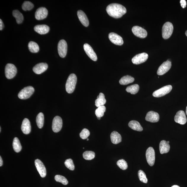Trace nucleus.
Wrapping results in <instances>:
<instances>
[{
  "label": "nucleus",
  "mask_w": 187,
  "mask_h": 187,
  "mask_svg": "<svg viewBox=\"0 0 187 187\" xmlns=\"http://www.w3.org/2000/svg\"><path fill=\"white\" fill-rule=\"evenodd\" d=\"M106 11L109 16L116 18L122 17L127 13L126 8L120 4H111L106 7Z\"/></svg>",
  "instance_id": "1"
},
{
  "label": "nucleus",
  "mask_w": 187,
  "mask_h": 187,
  "mask_svg": "<svg viewBox=\"0 0 187 187\" xmlns=\"http://www.w3.org/2000/svg\"><path fill=\"white\" fill-rule=\"evenodd\" d=\"M77 81L76 76L74 73L71 74L67 80L65 84V89L68 93H73L75 89Z\"/></svg>",
  "instance_id": "2"
},
{
  "label": "nucleus",
  "mask_w": 187,
  "mask_h": 187,
  "mask_svg": "<svg viewBox=\"0 0 187 187\" xmlns=\"http://www.w3.org/2000/svg\"><path fill=\"white\" fill-rule=\"evenodd\" d=\"M173 25L170 22H167L162 28V36L165 39H167L172 36L173 31Z\"/></svg>",
  "instance_id": "3"
},
{
  "label": "nucleus",
  "mask_w": 187,
  "mask_h": 187,
  "mask_svg": "<svg viewBox=\"0 0 187 187\" xmlns=\"http://www.w3.org/2000/svg\"><path fill=\"white\" fill-rule=\"evenodd\" d=\"M34 92V89L33 87L31 86H28L20 90L18 94V97L22 100L28 99L33 94Z\"/></svg>",
  "instance_id": "4"
},
{
  "label": "nucleus",
  "mask_w": 187,
  "mask_h": 187,
  "mask_svg": "<svg viewBox=\"0 0 187 187\" xmlns=\"http://www.w3.org/2000/svg\"><path fill=\"white\" fill-rule=\"evenodd\" d=\"M17 72V68L15 65L11 63H8L5 68V75L8 79H13Z\"/></svg>",
  "instance_id": "5"
},
{
  "label": "nucleus",
  "mask_w": 187,
  "mask_h": 187,
  "mask_svg": "<svg viewBox=\"0 0 187 187\" xmlns=\"http://www.w3.org/2000/svg\"><path fill=\"white\" fill-rule=\"evenodd\" d=\"M172 89V87L171 85L166 86L156 90L153 92V95L154 97L156 98L161 97L169 93L171 91Z\"/></svg>",
  "instance_id": "6"
},
{
  "label": "nucleus",
  "mask_w": 187,
  "mask_h": 187,
  "mask_svg": "<svg viewBox=\"0 0 187 187\" xmlns=\"http://www.w3.org/2000/svg\"><path fill=\"white\" fill-rule=\"evenodd\" d=\"M146 155L148 163L150 166H153L155 162V154L153 147L148 148L146 152Z\"/></svg>",
  "instance_id": "7"
},
{
  "label": "nucleus",
  "mask_w": 187,
  "mask_h": 187,
  "mask_svg": "<svg viewBox=\"0 0 187 187\" xmlns=\"http://www.w3.org/2000/svg\"><path fill=\"white\" fill-rule=\"evenodd\" d=\"M57 50L59 56L64 57L66 56L67 51V44L64 40L59 41L57 45Z\"/></svg>",
  "instance_id": "8"
},
{
  "label": "nucleus",
  "mask_w": 187,
  "mask_h": 187,
  "mask_svg": "<svg viewBox=\"0 0 187 187\" xmlns=\"http://www.w3.org/2000/svg\"><path fill=\"white\" fill-rule=\"evenodd\" d=\"M63 120L60 117L55 116L53 119L52 129L53 132L57 133L60 131L62 128Z\"/></svg>",
  "instance_id": "9"
},
{
  "label": "nucleus",
  "mask_w": 187,
  "mask_h": 187,
  "mask_svg": "<svg viewBox=\"0 0 187 187\" xmlns=\"http://www.w3.org/2000/svg\"><path fill=\"white\" fill-rule=\"evenodd\" d=\"M148 55L147 53H143L135 55L133 57L132 61L133 64L139 65L146 61Z\"/></svg>",
  "instance_id": "10"
},
{
  "label": "nucleus",
  "mask_w": 187,
  "mask_h": 187,
  "mask_svg": "<svg viewBox=\"0 0 187 187\" xmlns=\"http://www.w3.org/2000/svg\"><path fill=\"white\" fill-rule=\"evenodd\" d=\"M133 34L138 37L145 38L147 36V32L144 29L140 26H133L132 29Z\"/></svg>",
  "instance_id": "11"
},
{
  "label": "nucleus",
  "mask_w": 187,
  "mask_h": 187,
  "mask_svg": "<svg viewBox=\"0 0 187 187\" xmlns=\"http://www.w3.org/2000/svg\"><path fill=\"white\" fill-rule=\"evenodd\" d=\"M172 66L171 61L169 60L164 62L160 65L157 71V74L159 75L164 74L170 70Z\"/></svg>",
  "instance_id": "12"
},
{
  "label": "nucleus",
  "mask_w": 187,
  "mask_h": 187,
  "mask_svg": "<svg viewBox=\"0 0 187 187\" xmlns=\"http://www.w3.org/2000/svg\"><path fill=\"white\" fill-rule=\"evenodd\" d=\"M35 164L37 170L40 175L42 178L46 176L47 172L46 168L42 162L39 159H36L35 161Z\"/></svg>",
  "instance_id": "13"
},
{
  "label": "nucleus",
  "mask_w": 187,
  "mask_h": 187,
  "mask_svg": "<svg viewBox=\"0 0 187 187\" xmlns=\"http://www.w3.org/2000/svg\"><path fill=\"white\" fill-rule=\"evenodd\" d=\"M108 38L111 41L115 44L121 46L123 44L122 38L114 33H111L109 34Z\"/></svg>",
  "instance_id": "14"
},
{
  "label": "nucleus",
  "mask_w": 187,
  "mask_h": 187,
  "mask_svg": "<svg viewBox=\"0 0 187 187\" xmlns=\"http://www.w3.org/2000/svg\"><path fill=\"white\" fill-rule=\"evenodd\" d=\"M174 120L179 124L184 125L187 122V119L185 113L183 111H180L177 112L174 118Z\"/></svg>",
  "instance_id": "15"
},
{
  "label": "nucleus",
  "mask_w": 187,
  "mask_h": 187,
  "mask_svg": "<svg viewBox=\"0 0 187 187\" xmlns=\"http://www.w3.org/2000/svg\"><path fill=\"white\" fill-rule=\"evenodd\" d=\"M84 49L86 54L92 60L94 61L97 60L98 57L93 49L89 44H85L84 45Z\"/></svg>",
  "instance_id": "16"
},
{
  "label": "nucleus",
  "mask_w": 187,
  "mask_h": 187,
  "mask_svg": "<svg viewBox=\"0 0 187 187\" xmlns=\"http://www.w3.org/2000/svg\"><path fill=\"white\" fill-rule=\"evenodd\" d=\"M48 14V10L44 7L39 8L35 13V17L36 20H42L46 18Z\"/></svg>",
  "instance_id": "17"
},
{
  "label": "nucleus",
  "mask_w": 187,
  "mask_h": 187,
  "mask_svg": "<svg viewBox=\"0 0 187 187\" xmlns=\"http://www.w3.org/2000/svg\"><path fill=\"white\" fill-rule=\"evenodd\" d=\"M145 119L146 120L149 122H158L159 119V114L157 112L151 111L147 113Z\"/></svg>",
  "instance_id": "18"
},
{
  "label": "nucleus",
  "mask_w": 187,
  "mask_h": 187,
  "mask_svg": "<svg viewBox=\"0 0 187 187\" xmlns=\"http://www.w3.org/2000/svg\"><path fill=\"white\" fill-rule=\"evenodd\" d=\"M48 68V65L46 63H40L36 65L33 68L34 72L40 74L46 71Z\"/></svg>",
  "instance_id": "19"
},
{
  "label": "nucleus",
  "mask_w": 187,
  "mask_h": 187,
  "mask_svg": "<svg viewBox=\"0 0 187 187\" xmlns=\"http://www.w3.org/2000/svg\"><path fill=\"white\" fill-rule=\"evenodd\" d=\"M77 14L78 17L81 24L84 26H88L89 24V20L85 13L81 10H79L78 11Z\"/></svg>",
  "instance_id": "20"
},
{
  "label": "nucleus",
  "mask_w": 187,
  "mask_h": 187,
  "mask_svg": "<svg viewBox=\"0 0 187 187\" xmlns=\"http://www.w3.org/2000/svg\"><path fill=\"white\" fill-rule=\"evenodd\" d=\"M21 130L24 134L28 135L31 131L30 122L28 119L25 118L24 119L21 126Z\"/></svg>",
  "instance_id": "21"
},
{
  "label": "nucleus",
  "mask_w": 187,
  "mask_h": 187,
  "mask_svg": "<svg viewBox=\"0 0 187 187\" xmlns=\"http://www.w3.org/2000/svg\"><path fill=\"white\" fill-rule=\"evenodd\" d=\"M34 30L39 34H44L48 33L50 30V28L46 25H39L35 26Z\"/></svg>",
  "instance_id": "22"
},
{
  "label": "nucleus",
  "mask_w": 187,
  "mask_h": 187,
  "mask_svg": "<svg viewBox=\"0 0 187 187\" xmlns=\"http://www.w3.org/2000/svg\"><path fill=\"white\" fill-rule=\"evenodd\" d=\"M170 148V145L165 140H162L159 144V151L162 154L167 153L169 151Z\"/></svg>",
  "instance_id": "23"
},
{
  "label": "nucleus",
  "mask_w": 187,
  "mask_h": 187,
  "mask_svg": "<svg viewBox=\"0 0 187 187\" xmlns=\"http://www.w3.org/2000/svg\"><path fill=\"white\" fill-rule=\"evenodd\" d=\"M110 137L111 141L114 144H117L122 141L121 135L116 131H114L111 133Z\"/></svg>",
  "instance_id": "24"
},
{
  "label": "nucleus",
  "mask_w": 187,
  "mask_h": 187,
  "mask_svg": "<svg viewBox=\"0 0 187 187\" xmlns=\"http://www.w3.org/2000/svg\"><path fill=\"white\" fill-rule=\"evenodd\" d=\"M128 126L129 127L133 130L141 131L143 130V128L140 123L136 121L133 120L130 121L129 123Z\"/></svg>",
  "instance_id": "25"
},
{
  "label": "nucleus",
  "mask_w": 187,
  "mask_h": 187,
  "mask_svg": "<svg viewBox=\"0 0 187 187\" xmlns=\"http://www.w3.org/2000/svg\"><path fill=\"white\" fill-rule=\"evenodd\" d=\"M106 103V100L105 98L104 94L102 92H100L99 95L98 96L97 99L95 100V106L99 107L100 106H104Z\"/></svg>",
  "instance_id": "26"
},
{
  "label": "nucleus",
  "mask_w": 187,
  "mask_h": 187,
  "mask_svg": "<svg viewBox=\"0 0 187 187\" xmlns=\"http://www.w3.org/2000/svg\"><path fill=\"white\" fill-rule=\"evenodd\" d=\"M135 81L134 78L131 76L126 75L123 77L119 81V83L122 85H126L132 83Z\"/></svg>",
  "instance_id": "27"
},
{
  "label": "nucleus",
  "mask_w": 187,
  "mask_h": 187,
  "mask_svg": "<svg viewBox=\"0 0 187 187\" xmlns=\"http://www.w3.org/2000/svg\"><path fill=\"white\" fill-rule=\"evenodd\" d=\"M12 14L14 17L15 18L17 24L22 23L24 20V17L23 14L19 11L18 10H14Z\"/></svg>",
  "instance_id": "28"
},
{
  "label": "nucleus",
  "mask_w": 187,
  "mask_h": 187,
  "mask_svg": "<svg viewBox=\"0 0 187 187\" xmlns=\"http://www.w3.org/2000/svg\"><path fill=\"white\" fill-rule=\"evenodd\" d=\"M36 122L38 128L41 129L44 126V114L42 113H40L37 116Z\"/></svg>",
  "instance_id": "29"
},
{
  "label": "nucleus",
  "mask_w": 187,
  "mask_h": 187,
  "mask_svg": "<svg viewBox=\"0 0 187 187\" xmlns=\"http://www.w3.org/2000/svg\"><path fill=\"white\" fill-rule=\"evenodd\" d=\"M13 147L14 151L16 153H19L21 151L22 147L19 139L17 137H15L13 140Z\"/></svg>",
  "instance_id": "30"
},
{
  "label": "nucleus",
  "mask_w": 187,
  "mask_h": 187,
  "mask_svg": "<svg viewBox=\"0 0 187 187\" xmlns=\"http://www.w3.org/2000/svg\"><path fill=\"white\" fill-rule=\"evenodd\" d=\"M29 50L32 53H37L39 50V47L36 42L30 41L28 44Z\"/></svg>",
  "instance_id": "31"
},
{
  "label": "nucleus",
  "mask_w": 187,
  "mask_h": 187,
  "mask_svg": "<svg viewBox=\"0 0 187 187\" xmlns=\"http://www.w3.org/2000/svg\"><path fill=\"white\" fill-rule=\"evenodd\" d=\"M139 89V86L138 84H134L132 85L128 86L126 88L127 92H130L132 94H135L138 92Z\"/></svg>",
  "instance_id": "32"
},
{
  "label": "nucleus",
  "mask_w": 187,
  "mask_h": 187,
  "mask_svg": "<svg viewBox=\"0 0 187 187\" xmlns=\"http://www.w3.org/2000/svg\"><path fill=\"white\" fill-rule=\"evenodd\" d=\"M83 157L84 159L87 160H91L95 157V153L94 152L87 151L84 152Z\"/></svg>",
  "instance_id": "33"
},
{
  "label": "nucleus",
  "mask_w": 187,
  "mask_h": 187,
  "mask_svg": "<svg viewBox=\"0 0 187 187\" xmlns=\"http://www.w3.org/2000/svg\"><path fill=\"white\" fill-rule=\"evenodd\" d=\"M106 108L104 106H100L96 109L95 110V114L96 116L101 118L103 116L104 113L106 112Z\"/></svg>",
  "instance_id": "34"
},
{
  "label": "nucleus",
  "mask_w": 187,
  "mask_h": 187,
  "mask_svg": "<svg viewBox=\"0 0 187 187\" xmlns=\"http://www.w3.org/2000/svg\"><path fill=\"white\" fill-rule=\"evenodd\" d=\"M33 7V4L29 1H24L22 5V9L24 11H30Z\"/></svg>",
  "instance_id": "35"
},
{
  "label": "nucleus",
  "mask_w": 187,
  "mask_h": 187,
  "mask_svg": "<svg viewBox=\"0 0 187 187\" xmlns=\"http://www.w3.org/2000/svg\"><path fill=\"white\" fill-rule=\"evenodd\" d=\"M55 179L56 181L61 183L63 185H67L68 184V181L65 177L63 176L57 175L55 176Z\"/></svg>",
  "instance_id": "36"
},
{
  "label": "nucleus",
  "mask_w": 187,
  "mask_h": 187,
  "mask_svg": "<svg viewBox=\"0 0 187 187\" xmlns=\"http://www.w3.org/2000/svg\"><path fill=\"white\" fill-rule=\"evenodd\" d=\"M117 165L119 168L123 170H127L128 167L127 162L123 159L119 160L117 162Z\"/></svg>",
  "instance_id": "37"
},
{
  "label": "nucleus",
  "mask_w": 187,
  "mask_h": 187,
  "mask_svg": "<svg viewBox=\"0 0 187 187\" xmlns=\"http://www.w3.org/2000/svg\"><path fill=\"white\" fill-rule=\"evenodd\" d=\"M138 176L140 181L145 183H147L148 182L147 178L145 172L142 170H139L138 172Z\"/></svg>",
  "instance_id": "38"
},
{
  "label": "nucleus",
  "mask_w": 187,
  "mask_h": 187,
  "mask_svg": "<svg viewBox=\"0 0 187 187\" xmlns=\"http://www.w3.org/2000/svg\"><path fill=\"white\" fill-rule=\"evenodd\" d=\"M65 165L68 169L71 170H73L75 169V166L74 165L73 160L68 159L65 160Z\"/></svg>",
  "instance_id": "39"
},
{
  "label": "nucleus",
  "mask_w": 187,
  "mask_h": 187,
  "mask_svg": "<svg viewBox=\"0 0 187 187\" xmlns=\"http://www.w3.org/2000/svg\"><path fill=\"white\" fill-rule=\"evenodd\" d=\"M90 135V132L88 129H84L82 130L80 133V137L82 139H87Z\"/></svg>",
  "instance_id": "40"
},
{
  "label": "nucleus",
  "mask_w": 187,
  "mask_h": 187,
  "mask_svg": "<svg viewBox=\"0 0 187 187\" xmlns=\"http://www.w3.org/2000/svg\"><path fill=\"white\" fill-rule=\"evenodd\" d=\"M180 3L181 6L183 9H184V8L186 7V1H185V0H181Z\"/></svg>",
  "instance_id": "41"
},
{
  "label": "nucleus",
  "mask_w": 187,
  "mask_h": 187,
  "mask_svg": "<svg viewBox=\"0 0 187 187\" xmlns=\"http://www.w3.org/2000/svg\"><path fill=\"white\" fill-rule=\"evenodd\" d=\"M4 26V24L2 20L1 19H0V30H2L3 29Z\"/></svg>",
  "instance_id": "42"
},
{
  "label": "nucleus",
  "mask_w": 187,
  "mask_h": 187,
  "mask_svg": "<svg viewBox=\"0 0 187 187\" xmlns=\"http://www.w3.org/2000/svg\"><path fill=\"white\" fill-rule=\"evenodd\" d=\"M3 160L2 159V158L1 156H0V166L1 167L3 165Z\"/></svg>",
  "instance_id": "43"
},
{
  "label": "nucleus",
  "mask_w": 187,
  "mask_h": 187,
  "mask_svg": "<svg viewBox=\"0 0 187 187\" xmlns=\"http://www.w3.org/2000/svg\"><path fill=\"white\" fill-rule=\"evenodd\" d=\"M171 187H180L179 186H177V185H174V186H172Z\"/></svg>",
  "instance_id": "44"
},
{
  "label": "nucleus",
  "mask_w": 187,
  "mask_h": 187,
  "mask_svg": "<svg viewBox=\"0 0 187 187\" xmlns=\"http://www.w3.org/2000/svg\"><path fill=\"white\" fill-rule=\"evenodd\" d=\"M186 114L187 116V106L186 107Z\"/></svg>",
  "instance_id": "45"
},
{
  "label": "nucleus",
  "mask_w": 187,
  "mask_h": 187,
  "mask_svg": "<svg viewBox=\"0 0 187 187\" xmlns=\"http://www.w3.org/2000/svg\"><path fill=\"white\" fill-rule=\"evenodd\" d=\"M186 36H187V30L186 31Z\"/></svg>",
  "instance_id": "46"
},
{
  "label": "nucleus",
  "mask_w": 187,
  "mask_h": 187,
  "mask_svg": "<svg viewBox=\"0 0 187 187\" xmlns=\"http://www.w3.org/2000/svg\"><path fill=\"white\" fill-rule=\"evenodd\" d=\"M100 118H99V117H98V120H100Z\"/></svg>",
  "instance_id": "47"
},
{
  "label": "nucleus",
  "mask_w": 187,
  "mask_h": 187,
  "mask_svg": "<svg viewBox=\"0 0 187 187\" xmlns=\"http://www.w3.org/2000/svg\"><path fill=\"white\" fill-rule=\"evenodd\" d=\"M167 143H168V144H169V143H170V141H167Z\"/></svg>",
  "instance_id": "48"
},
{
  "label": "nucleus",
  "mask_w": 187,
  "mask_h": 187,
  "mask_svg": "<svg viewBox=\"0 0 187 187\" xmlns=\"http://www.w3.org/2000/svg\"><path fill=\"white\" fill-rule=\"evenodd\" d=\"M0 132H1V127H0Z\"/></svg>",
  "instance_id": "49"
},
{
  "label": "nucleus",
  "mask_w": 187,
  "mask_h": 187,
  "mask_svg": "<svg viewBox=\"0 0 187 187\" xmlns=\"http://www.w3.org/2000/svg\"><path fill=\"white\" fill-rule=\"evenodd\" d=\"M87 141L89 140V139H88V138L87 139Z\"/></svg>",
  "instance_id": "50"
}]
</instances>
